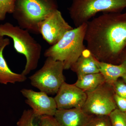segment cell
I'll return each mask as SVG.
<instances>
[{"label":"cell","instance_id":"obj_1","mask_svg":"<svg viewBox=\"0 0 126 126\" xmlns=\"http://www.w3.org/2000/svg\"><path fill=\"white\" fill-rule=\"evenodd\" d=\"M86 23V48L99 61L116 64L126 47V12L104 13Z\"/></svg>","mask_w":126,"mask_h":126},{"label":"cell","instance_id":"obj_2","mask_svg":"<svg viewBox=\"0 0 126 126\" xmlns=\"http://www.w3.org/2000/svg\"><path fill=\"white\" fill-rule=\"evenodd\" d=\"M87 26L84 23L67 32L58 43L46 50L44 56L63 62L64 70L70 69L86 48L84 41Z\"/></svg>","mask_w":126,"mask_h":126},{"label":"cell","instance_id":"obj_3","mask_svg":"<svg viewBox=\"0 0 126 126\" xmlns=\"http://www.w3.org/2000/svg\"><path fill=\"white\" fill-rule=\"evenodd\" d=\"M58 10L56 0H16L12 15L19 27L39 33V25Z\"/></svg>","mask_w":126,"mask_h":126},{"label":"cell","instance_id":"obj_4","mask_svg":"<svg viewBox=\"0 0 126 126\" xmlns=\"http://www.w3.org/2000/svg\"><path fill=\"white\" fill-rule=\"evenodd\" d=\"M0 34L12 39L16 51L25 57L26 64L22 74L26 76L36 69L40 59L42 47L31 35L29 32L7 22L0 25Z\"/></svg>","mask_w":126,"mask_h":126},{"label":"cell","instance_id":"obj_5","mask_svg":"<svg viewBox=\"0 0 126 126\" xmlns=\"http://www.w3.org/2000/svg\"><path fill=\"white\" fill-rule=\"evenodd\" d=\"M126 0H73L69 12L76 27L87 23L97 14L121 12Z\"/></svg>","mask_w":126,"mask_h":126},{"label":"cell","instance_id":"obj_6","mask_svg":"<svg viewBox=\"0 0 126 126\" xmlns=\"http://www.w3.org/2000/svg\"><path fill=\"white\" fill-rule=\"evenodd\" d=\"M63 62L47 58L40 69L29 77L32 86L48 95L56 94L64 82Z\"/></svg>","mask_w":126,"mask_h":126},{"label":"cell","instance_id":"obj_7","mask_svg":"<svg viewBox=\"0 0 126 126\" xmlns=\"http://www.w3.org/2000/svg\"><path fill=\"white\" fill-rule=\"evenodd\" d=\"M113 92L112 86L106 82L93 91L86 92L87 98L82 109L91 116H109L117 108Z\"/></svg>","mask_w":126,"mask_h":126},{"label":"cell","instance_id":"obj_8","mask_svg":"<svg viewBox=\"0 0 126 126\" xmlns=\"http://www.w3.org/2000/svg\"><path fill=\"white\" fill-rule=\"evenodd\" d=\"M39 33L50 45L55 44L64 34L73 29L65 20L58 10L54 12L39 25Z\"/></svg>","mask_w":126,"mask_h":126},{"label":"cell","instance_id":"obj_9","mask_svg":"<svg viewBox=\"0 0 126 126\" xmlns=\"http://www.w3.org/2000/svg\"><path fill=\"white\" fill-rule=\"evenodd\" d=\"M20 92L26 98V103L31 108L36 117L54 116L57 108L54 98L49 96L45 93L32 89H23Z\"/></svg>","mask_w":126,"mask_h":126},{"label":"cell","instance_id":"obj_10","mask_svg":"<svg viewBox=\"0 0 126 126\" xmlns=\"http://www.w3.org/2000/svg\"><path fill=\"white\" fill-rule=\"evenodd\" d=\"M54 98L57 109L82 108L86 102V92L74 84L65 82L62 84Z\"/></svg>","mask_w":126,"mask_h":126},{"label":"cell","instance_id":"obj_11","mask_svg":"<svg viewBox=\"0 0 126 126\" xmlns=\"http://www.w3.org/2000/svg\"><path fill=\"white\" fill-rule=\"evenodd\" d=\"M93 116L81 108L57 109L54 116L60 126H86Z\"/></svg>","mask_w":126,"mask_h":126},{"label":"cell","instance_id":"obj_12","mask_svg":"<svg viewBox=\"0 0 126 126\" xmlns=\"http://www.w3.org/2000/svg\"><path fill=\"white\" fill-rule=\"evenodd\" d=\"M97 61V59L86 48L70 69L77 73L78 77L100 73Z\"/></svg>","mask_w":126,"mask_h":126},{"label":"cell","instance_id":"obj_13","mask_svg":"<svg viewBox=\"0 0 126 126\" xmlns=\"http://www.w3.org/2000/svg\"><path fill=\"white\" fill-rule=\"evenodd\" d=\"M97 64L99 72L104 77L105 82L111 86L118 78L126 74V64H114L100 61L98 60Z\"/></svg>","mask_w":126,"mask_h":126},{"label":"cell","instance_id":"obj_14","mask_svg":"<svg viewBox=\"0 0 126 126\" xmlns=\"http://www.w3.org/2000/svg\"><path fill=\"white\" fill-rule=\"evenodd\" d=\"M5 48L0 51V83L7 84L25 82L27 79L26 76L14 73L9 68L3 55Z\"/></svg>","mask_w":126,"mask_h":126},{"label":"cell","instance_id":"obj_15","mask_svg":"<svg viewBox=\"0 0 126 126\" xmlns=\"http://www.w3.org/2000/svg\"><path fill=\"white\" fill-rule=\"evenodd\" d=\"M78 77V79L74 84L86 92L93 91L106 82L104 77L100 73Z\"/></svg>","mask_w":126,"mask_h":126},{"label":"cell","instance_id":"obj_16","mask_svg":"<svg viewBox=\"0 0 126 126\" xmlns=\"http://www.w3.org/2000/svg\"><path fill=\"white\" fill-rule=\"evenodd\" d=\"M39 117H36L31 109L25 110L16 126H38Z\"/></svg>","mask_w":126,"mask_h":126},{"label":"cell","instance_id":"obj_17","mask_svg":"<svg viewBox=\"0 0 126 126\" xmlns=\"http://www.w3.org/2000/svg\"><path fill=\"white\" fill-rule=\"evenodd\" d=\"M109 116L111 126H126V112L116 108Z\"/></svg>","mask_w":126,"mask_h":126},{"label":"cell","instance_id":"obj_18","mask_svg":"<svg viewBox=\"0 0 126 126\" xmlns=\"http://www.w3.org/2000/svg\"><path fill=\"white\" fill-rule=\"evenodd\" d=\"M16 0H0V21L4 20L7 14H12Z\"/></svg>","mask_w":126,"mask_h":126},{"label":"cell","instance_id":"obj_19","mask_svg":"<svg viewBox=\"0 0 126 126\" xmlns=\"http://www.w3.org/2000/svg\"><path fill=\"white\" fill-rule=\"evenodd\" d=\"M86 126H111L109 116H93Z\"/></svg>","mask_w":126,"mask_h":126},{"label":"cell","instance_id":"obj_20","mask_svg":"<svg viewBox=\"0 0 126 126\" xmlns=\"http://www.w3.org/2000/svg\"><path fill=\"white\" fill-rule=\"evenodd\" d=\"M115 94L126 98V83L117 80L112 85Z\"/></svg>","mask_w":126,"mask_h":126},{"label":"cell","instance_id":"obj_21","mask_svg":"<svg viewBox=\"0 0 126 126\" xmlns=\"http://www.w3.org/2000/svg\"><path fill=\"white\" fill-rule=\"evenodd\" d=\"M38 126H60L53 116H41L39 117Z\"/></svg>","mask_w":126,"mask_h":126},{"label":"cell","instance_id":"obj_22","mask_svg":"<svg viewBox=\"0 0 126 126\" xmlns=\"http://www.w3.org/2000/svg\"><path fill=\"white\" fill-rule=\"evenodd\" d=\"M114 98L117 108L123 112H126V98L114 94Z\"/></svg>","mask_w":126,"mask_h":126},{"label":"cell","instance_id":"obj_23","mask_svg":"<svg viewBox=\"0 0 126 126\" xmlns=\"http://www.w3.org/2000/svg\"><path fill=\"white\" fill-rule=\"evenodd\" d=\"M10 43V40L8 38H5L4 36L0 34V51L2 48H5L9 45Z\"/></svg>","mask_w":126,"mask_h":126},{"label":"cell","instance_id":"obj_24","mask_svg":"<svg viewBox=\"0 0 126 126\" xmlns=\"http://www.w3.org/2000/svg\"><path fill=\"white\" fill-rule=\"evenodd\" d=\"M119 59L120 60V64H126V47L120 54Z\"/></svg>","mask_w":126,"mask_h":126},{"label":"cell","instance_id":"obj_25","mask_svg":"<svg viewBox=\"0 0 126 126\" xmlns=\"http://www.w3.org/2000/svg\"><path fill=\"white\" fill-rule=\"evenodd\" d=\"M122 78L123 79V81L126 83V74L124 75L122 77Z\"/></svg>","mask_w":126,"mask_h":126}]
</instances>
